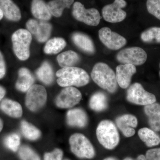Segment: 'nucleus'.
<instances>
[{
	"label": "nucleus",
	"instance_id": "obj_1",
	"mask_svg": "<svg viewBox=\"0 0 160 160\" xmlns=\"http://www.w3.org/2000/svg\"><path fill=\"white\" fill-rule=\"evenodd\" d=\"M91 76L96 84L109 93H114L117 90L116 73L106 63H96L91 72Z\"/></svg>",
	"mask_w": 160,
	"mask_h": 160
},
{
	"label": "nucleus",
	"instance_id": "obj_2",
	"mask_svg": "<svg viewBox=\"0 0 160 160\" xmlns=\"http://www.w3.org/2000/svg\"><path fill=\"white\" fill-rule=\"evenodd\" d=\"M57 83L61 87H82L89 83V77L86 71L78 67H65L58 70Z\"/></svg>",
	"mask_w": 160,
	"mask_h": 160
},
{
	"label": "nucleus",
	"instance_id": "obj_3",
	"mask_svg": "<svg viewBox=\"0 0 160 160\" xmlns=\"http://www.w3.org/2000/svg\"><path fill=\"white\" fill-rule=\"evenodd\" d=\"M96 134L100 144L106 149H113L119 142V134L117 128L110 120H103L100 122L97 129Z\"/></svg>",
	"mask_w": 160,
	"mask_h": 160
},
{
	"label": "nucleus",
	"instance_id": "obj_4",
	"mask_svg": "<svg viewBox=\"0 0 160 160\" xmlns=\"http://www.w3.org/2000/svg\"><path fill=\"white\" fill-rule=\"evenodd\" d=\"M32 38L31 33L25 29H18L12 34V48L15 54L19 59L25 61L29 58Z\"/></svg>",
	"mask_w": 160,
	"mask_h": 160
},
{
	"label": "nucleus",
	"instance_id": "obj_5",
	"mask_svg": "<svg viewBox=\"0 0 160 160\" xmlns=\"http://www.w3.org/2000/svg\"><path fill=\"white\" fill-rule=\"evenodd\" d=\"M69 142L72 152L78 157L88 159L94 157L95 151L93 146L84 135L75 133L69 138Z\"/></svg>",
	"mask_w": 160,
	"mask_h": 160
},
{
	"label": "nucleus",
	"instance_id": "obj_6",
	"mask_svg": "<svg viewBox=\"0 0 160 160\" xmlns=\"http://www.w3.org/2000/svg\"><path fill=\"white\" fill-rule=\"evenodd\" d=\"M126 99L129 102L141 106H147L156 102L155 96L146 91L137 82L133 83L127 89Z\"/></svg>",
	"mask_w": 160,
	"mask_h": 160
},
{
	"label": "nucleus",
	"instance_id": "obj_7",
	"mask_svg": "<svg viewBox=\"0 0 160 160\" xmlns=\"http://www.w3.org/2000/svg\"><path fill=\"white\" fill-rule=\"evenodd\" d=\"M72 15L76 20L90 26H98L101 19L98 9L95 8L86 9L82 3L78 2L73 3Z\"/></svg>",
	"mask_w": 160,
	"mask_h": 160
},
{
	"label": "nucleus",
	"instance_id": "obj_8",
	"mask_svg": "<svg viewBox=\"0 0 160 160\" xmlns=\"http://www.w3.org/2000/svg\"><path fill=\"white\" fill-rule=\"evenodd\" d=\"M118 62L121 64L141 66L147 59V53L142 48L132 47L120 50L116 55Z\"/></svg>",
	"mask_w": 160,
	"mask_h": 160
},
{
	"label": "nucleus",
	"instance_id": "obj_9",
	"mask_svg": "<svg viewBox=\"0 0 160 160\" xmlns=\"http://www.w3.org/2000/svg\"><path fill=\"white\" fill-rule=\"evenodd\" d=\"M47 94L44 86L33 85L27 91L26 105L32 112H36L42 109L47 101Z\"/></svg>",
	"mask_w": 160,
	"mask_h": 160
},
{
	"label": "nucleus",
	"instance_id": "obj_10",
	"mask_svg": "<svg viewBox=\"0 0 160 160\" xmlns=\"http://www.w3.org/2000/svg\"><path fill=\"white\" fill-rule=\"evenodd\" d=\"M127 6L125 0H115L112 4L106 5L102 9L104 19L108 22H120L125 20L127 13L122 9Z\"/></svg>",
	"mask_w": 160,
	"mask_h": 160
},
{
	"label": "nucleus",
	"instance_id": "obj_11",
	"mask_svg": "<svg viewBox=\"0 0 160 160\" xmlns=\"http://www.w3.org/2000/svg\"><path fill=\"white\" fill-rule=\"evenodd\" d=\"M82 98V93L77 88L65 87L57 97L56 105L62 109L71 108L79 103Z\"/></svg>",
	"mask_w": 160,
	"mask_h": 160
},
{
	"label": "nucleus",
	"instance_id": "obj_12",
	"mask_svg": "<svg viewBox=\"0 0 160 160\" xmlns=\"http://www.w3.org/2000/svg\"><path fill=\"white\" fill-rule=\"evenodd\" d=\"M98 35L101 42L111 50H118L127 43V40L125 38L117 32L112 31L108 27L101 28L99 30Z\"/></svg>",
	"mask_w": 160,
	"mask_h": 160
},
{
	"label": "nucleus",
	"instance_id": "obj_13",
	"mask_svg": "<svg viewBox=\"0 0 160 160\" xmlns=\"http://www.w3.org/2000/svg\"><path fill=\"white\" fill-rule=\"evenodd\" d=\"M26 26L27 30L34 35L40 42H44L49 39L52 29L50 23L46 21L38 22L33 19L27 21Z\"/></svg>",
	"mask_w": 160,
	"mask_h": 160
},
{
	"label": "nucleus",
	"instance_id": "obj_14",
	"mask_svg": "<svg viewBox=\"0 0 160 160\" xmlns=\"http://www.w3.org/2000/svg\"><path fill=\"white\" fill-rule=\"evenodd\" d=\"M135 66L131 64H121L116 68V77L118 85L122 89L130 85L132 76L136 72Z\"/></svg>",
	"mask_w": 160,
	"mask_h": 160
},
{
	"label": "nucleus",
	"instance_id": "obj_15",
	"mask_svg": "<svg viewBox=\"0 0 160 160\" xmlns=\"http://www.w3.org/2000/svg\"><path fill=\"white\" fill-rule=\"evenodd\" d=\"M116 123L123 135L127 138L133 136L135 133L134 128L138 126L137 118L131 114L121 116L116 119Z\"/></svg>",
	"mask_w": 160,
	"mask_h": 160
},
{
	"label": "nucleus",
	"instance_id": "obj_16",
	"mask_svg": "<svg viewBox=\"0 0 160 160\" xmlns=\"http://www.w3.org/2000/svg\"><path fill=\"white\" fill-rule=\"evenodd\" d=\"M66 121L68 125L72 127L84 128L88 123V117L82 109L75 108L67 112Z\"/></svg>",
	"mask_w": 160,
	"mask_h": 160
},
{
	"label": "nucleus",
	"instance_id": "obj_17",
	"mask_svg": "<svg viewBox=\"0 0 160 160\" xmlns=\"http://www.w3.org/2000/svg\"><path fill=\"white\" fill-rule=\"evenodd\" d=\"M72 40L78 48L88 54H93L95 47L91 38L85 33L76 32L72 35Z\"/></svg>",
	"mask_w": 160,
	"mask_h": 160
},
{
	"label": "nucleus",
	"instance_id": "obj_18",
	"mask_svg": "<svg viewBox=\"0 0 160 160\" xmlns=\"http://www.w3.org/2000/svg\"><path fill=\"white\" fill-rule=\"evenodd\" d=\"M144 112L148 117V123L155 132L160 131V104L155 102L144 107Z\"/></svg>",
	"mask_w": 160,
	"mask_h": 160
},
{
	"label": "nucleus",
	"instance_id": "obj_19",
	"mask_svg": "<svg viewBox=\"0 0 160 160\" xmlns=\"http://www.w3.org/2000/svg\"><path fill=\"white\" fill-rule=\"evenodd\" d=\"M0 8L5 17L10 21L18 22L22 18L19 8L12 0H0Z\"/></svg>",
	"mask_w": 160,
	"mask_h": 160
},
{
	"label": "nucleus",
	"instance_id": "obj_20",
	"mask_svg": "<svg viewBox=\"0 0 160 160\" xmlns=\"http://www.w3.org/2000/svg\"><path fill=\"white\" fill-rule=\"evenodd\" d=\"M31 10L32 15L41 21H49L51 18L52 14L48 5L43 0H32Z\"/></svg>",
	"mask_w": 160,
	"mask_h": 160
},
{
	"label": "nucleus",
	"instance_id": "obj_21",
	"mask_svg": "<svg viewBox=\"0 0 160 160\" xmlns=\"http://www.w3.org/2000/svg\"><path fill=\"white\" fill-rule=\"evenodd\" d=\"M34 82V77L29 69L21 68L18 71V78L16 83V88L19 91L26 92L33 85Z\"/></svg>",
	"mask_w": 160,
	"mask_h": 160
},
{
	"label": "nucleus",
	"instance_id": "obj_22",
	"mask_svg": "<svg viewBox=\"0 0 160 160\" xmlns=\"http://www.w3.org/2000/svg\"><path fill=\"white\" fill-rule=\"evenodd\" d=\"M0 109L12 118H18L22 116V108L21 105L18 102L9 99H5L2 101Z\"/></svg>",
	"mask_w": 160,
	"mask_h": 160
},
{
	"label": "nucleus",
	"instance_id": "obj_23",
	"mask_svg": "<svg viewBox=\"0 0 160 160\" xmlns=\"http://www.w3.org/2000/svg\"><path fill=\"white\" fill-rule=\"evenodd\" d=\"M138 134L140 138L148 147L156 146L160 143V137L152 129L143 128L139 129Z\"/></svg>",
	"mask_w": 160,
	"mask_h": 160
},
{
	"label": "nucleus",
	"instance_id": "obj_24",
	"mask_svg": "<svg viewBox=\"0 0 160 160\" xmlns=\"http://www.w3.org/2000/svg\"><path fill=\"white\" fill-rule=\"evenodd\" d=\"M57 59L59 66L65 68L72 67L77 64L80 62V58L77 52L72 50H68L58 55Z\"/></svg>",
	"mask_w": 160,
	"mask_h": 160
},
{
	"label": "nucleus",
	"instance_id": "obj_25",
	"mask_svg": "<svg viewBox=\"0 0 160 160\" xmlns=\"http://www.w3.org/2000/svg\"><path fill=\"white\" fill-rule=\"evenodd\" d=\"M74 0H52L47 4L51 14L56 17H60L66 8H70Z\"/></svg>",
	"mask_w": 160,
	"mask_h": 160
},
{
	"label": "nucleus",
	"instance_id": "obj_26",
	"mask_svg": "<svg viewBox=\"0 0 160 160\" xmlns=\"http://www.w3.org/2000/svg\"><path fill=\"white\" fill-rule=\"evenodd\" d=\"M89 106L93 111H104L108 106V99L106 95L101 92H95L90 98Z\"/></svg>",
	"mask_w": 160,
	"mask_h": 160
},
{
	"label": "nucleus",
	"instance_id": "obj_27",
	"mask_svg": "<svg viewBox=\"0 0 160 160\" xmlns=\"http://www.w3.org/2000/svg\"><path fill=\"white\" fill-rule=\"evenodd\" d=\"M36 73L38 78L45 85H50L53 82L54 79L53 69L48 62H44L37 70Z\"/></svg>",
	"mask_w": 160,
	"mask_h": 160
},
{
	"label": "nucleus",
	"instance_id": "obj_28",
	"mask_svg": "<svg viewBox=\"0 0 160 160\" xmlns=\"http://www.w3.org/2000/svg\"><path fill=\"white\" fill-rule=\"evenodd\" d=\"M66 42L62 38H54L49 40L44 48L46 54H55L58 53L65 48Z\"/></svg>",
	"mask_w": 160,
	"mask_h": 160
},
{
	"label": "nucleus",
	"instance_id": "obj_29",
	"mask_svg": "<svg viewBox=\"0 0 160 160\" xmlns=\"http://www.w3.org/2000/svg\"><path fill=\"white\" fill-rule=\"evenodd\" d=\"M21 130L23 136L27 139L31 141L38 140L41 136L39 129L26 121L21 122Z\"/></svg>",
	"mask_w": 160,
	"mask_h": 160
},
{
	"label": "nucleus",
	"instance_id": "obj_30",
	"mask_svg": "<svg viewBox=\"0 0 160 160\" xmlns=\"http://www.w3.org/2000/svg\"><path fill=\"white\" fill-rule=\"evenodd\" d=\"M141 38L145 43L160 44V27H152L146 29L141 33Z\"/></svg>",
	"mask_w": 160,
	"mask_h": 160
},
{
	"label": "nucleus",
	"instance_id": "obj_31",
	"mask_svg": "<svg viewBox=\"0 0 160 160\" xmlns=\"http://www.w3.org/2000/svg\"><path fill=\"white\" fill-rule=\"evenodd\" d=\"M21 142L19 135L12 133L7 136L4 140V144L7 148L13 152L17 151Z\"/></svg>",
	"mask_w": 160,
	"mask_h": 160
},
{
	"label": "nucleus",
	"instance_id": "obj_32",
	"mask_svg": "<svg viewBox=\"0 0 160 160\" xmlns=\"http://www.w3.org/2000/svg\"><path fill=\"white\" fill-rule=\"evenodd\" d=\"M18 154L22 160H41L39 156L28 146H22L19 150Z\"/></svg>",
	"mask_w": 160,
	"mask_h": 160
},
{
	"label": "nucleus",
	"instance_id": "obj_33",
	"mask_svg": "<svg viewBox=\"0 0 160 160\" xmlns=\"http://www.w3.org/2000/svg\"><path fill=\"white\" fill-rule=\"evenodd\" d=\"M146 7L150 14L160 20V0H147Z\"/></svg>",
	"mask_w": 160,
	"mask_h": 160
},
{
	"label": "nucleus",
	"instance_id": "obj_34",
	"mask_svg": "<svg viewBox=\"0 0 160 160\" xmlns=\"http://www.w3.org/2000/svg\"><path fill=\"white\" fill-rule=\"evenodd\" d=\"M63 155V152L61 149H56L52 152L45 153L44 160H62Z\"/></svg>",
	"mask_w": 160,
	"mask_h": 160
},
{
	"label": "nucleus",
	"instance_id": "obj_35",
	"mask_svg": "<svg viewBox=\"0 0 160 160\" xmlns=\"http://www.w3.org/2000/svg\"><path fill=\"white\" fill-rule=\"evenodd\" d=\"M146 157L147 160H160V148L148 150Z\"/></svg>",
	"mask_w": 160,
	"mask_h": 160
},
{
	"label": "nucleus",
	"instance_id": "obj_36",
	"mask_svg": "<svg viewBox=\"0 0 160 160\" xmlns=\"http://www.w3.org/2000/svg\"><path fill=\"white\" fill-rule=\"evenodd\" d=\"M6 73V66L2 54L0 51V79L5 76Z\"/></svg>",
	"mask_w": 160,
	"mask_h": 160
},
{
	"label": "nucleus",
	"instance_id": "obj_37",
	"mask_svg": "<svg viewBox=\"0 0 160 160\" xmlns=\"http://www.w3.org/2000/svg\"><path fill=\"white\" fill-rule=\"evenodd\" d=\"M124 160H147L146 156L143 155H140L138 156L136 159L132 158H125Z\"/></svg>",
	"mask_w": 160,
	"mask_h": 160
},
{
	"label": "nucleus",
	"instance_id": "obj_38",
	"mask_svg": "<svg viewBox=\"0 0 160 160\" xmlns=\"http://www.w3.org/2000/svg\"><path fill=\"white\" fill-rule=\"evenodd\" d=\"M6 91L2 86H0V101L2 100L5 95H6Z\"/></svg>",
	"mask_w": 160,
	"mask_h": 160
},
{
	"label": "nucleus",
	"instance_id": "obj_39",
	"mask_svg": "<svg viewBox=\"0 0 160 160\" xmlns=\"http://www.w3.org/2000/svg\"><path fill=\"white\" fill-rule=\"evenodd\" d=\"M3 127V123L2 121L0 118V132L2 130Z\"/></svg>",
	"mask_w": 160,
	"mask_h": 160
},
{
	"label": "nucleus",
	"instance_id": "obj_40",
	"mask_svg": "<svg viewBox=\"0 0 160 160\" xmlns=\"http://www.w3.org/2000/svg\"><path fill=\"white\" fill-rule=\"evenodd\" d=\"M3 16H4V15H3L2 12V10H1V8H0V20L2 19V18L3 17Z\"/></svg>",
	"mask_w": 160,
	"mask_h": 160
},
{
	"label": "nucleus",
	"instance_id": "obj_41",
	"mask_svg": "<svg viewBox=\"0 0 160 160\" xmlns=\"http://www.w3.org/2000/svg\"><path fill=\"white\" fill-rule=\"evenodd\" d=\"M104 160H117L116 159L114 158H106Z\"/></svg>",
	"mask_w": 160,
	"mask_h": 160
},
{
	"label": "nucleus",
	"instance_id": "obj_42",
	"mask_svg": "<svg viewBox=\"0 0 160 160\" xmlns=\"http://www.w3.org/2000/svg\"><path fill=\"white\" fill-rule=\"evenodd\" d=\"M159 75H160V70L159 71Z\"/></svg>",
	"mask_w": 160,
	"mask_h": 160
},
{
	"label": "nucleus",
	"instance_id": "obj_43",
	"mask_svg": "<svg viewBox=\"0 0 160 160\" xmlns=\"http://www.w3.org/2000/svg\"><path fill=\"white\" fill-rule=\"evenodd\" d=\"M69 160V159H65V160Z\"/></svg>",
	"mask_w": 160,
	"mask_h": 160
}]
</instances>
